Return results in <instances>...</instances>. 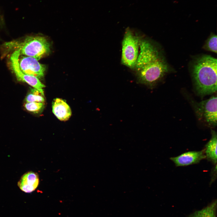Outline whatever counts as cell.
Returning a JSON list of instances; mask_svg holds the SVG:
<instances>
[{"instance_id": "obj_1", "label": "cell", "mask_w": 217, "mask_h": 217, "mask_svg": "<svg viewBox=\"0 0 217 217\" xmlns=\"http://www.w3.org/2000/svg\"><path fill=\"white\" fill-rule=\"evenodd\" d=\"M217 59L209 55H204L194 62L192 76L198 94L203 96L217 90Z\"/></svg>"}, {"instance_id": "obj_2", "label": "cell", "mask_w": 217, "mask_h": 217, "mask_svg": "<svg viewBox=\"0 0 217 217\" xmlns=\"http://www.w3.org/2000/svg\"><path fill=\"white\" fill-rule=\"evenodd\" d=\"M169 71L167 64L160 56L155 58L144 61L135 70L138 82L151 88Z\"/></svg>"}, {"instance_id": "obj_3", "label": "cell", "mask_w": 217, "mask_h": 217, "mask_svg": "<svg viewBox=\"0 0 217 217\" xmlns=\"http://www.w3.org/2000/svg\"><path fill=\"white\" fill-rule=\"evenodd\" d=\"M9 49L19 51L20 55L35 58L37 60L50 51L49 43L44 37L29 36L22 41H12L5 44Z\"/></svg>"}, {"instance_id": "obj_4", "label": "cell", "mask_w": 217, "mask_h": 217, "mask_svg": "<svg viewBox=\"0 0 217 217\" xmlns=\"http://www.w3.org/2000/svg\"><path fill=\"white\" fill-rule=\"evenodd\" d=\"M140 40L131 30H126L122 43L121 62L130 68H135L139 53Z\"/></svg>"}, {"instance_id": "obj_5", "label": "cell", "mask_w": 217, "mask_h": 217, "mask_svg": "<svg viewBox=\"0 0 217 217\" xmlns=\"http://www.w3.org/2000/svg\"><path fill=\"white\" fill-rule=\"evenodd\" d=\"M20 55L18 50H15L11 56L10 60L12 69L18 80L25 82L40 92H44L43 88L45 86L37 77L26 74L21 70L19 65V58Z\"/></svg>"}, {"instance_id": "obj_6", "label": "cell", "mask_w": 217, "mask_h": 217, "mask_svg": "<svg viewBox=\"0 0 217 217\" xmlns=\"http://www.w3.org/2000/svg\"><path fill=\"white\" fill-rule=\"evenodd\" d=\"M20 68L24 74L41 78L44 75L46 66L34 58L21 56L19 58Z\"/></svg>"}, {"instance_id": "obj_7", "label": "cell", "mask_w": 217, "mask_h": 217, "mask_svg": "<svg viewBox=\"0 0 217 217\" xmlns=\"http://www.w3.org/2000/svg\"><path fill=\"white\" fill-rule=\"evenodd\" d=\"M206 158L205 151H189L170 158L176 166H186L199 163Z\"/></svg>"}, {"instance_id": "obj_8", "label": "cell", "mask_w": 217, "mask_h": 217, "mask_svg": "<svg viewBox=\"0 0 217 217\" xmlns=\"http://www.w3.org/2000/svg\"><path fill=\"white\" fill-rule=\"evenodd\" d=\"M203 115L207 123L215 126L217 124V97L212 96L199 103Z\"/></svg>"}, {"instance_id": "obj_9", "label": "cell", "mask_w": 217, "mask_h": 217, "mask_svg": "<svg viewBox=\"0 0 217 217\" xmlns=\"http://www.w3.org/2000/svg\"><path fill=\"white\" fill-rule=\"evenodd\" d=\"M39 183V179L37 174L30 171L22 176L18 183V185L23 191L30 193L35 190Z\"/></svg>"}, {"instance_id": "obj_10", "label": "cell", "mask_w": 217, "mask_h": 217, "mask_svg": "<svg viewBox=\"0 0 217 217\" xmlns=\"http://www.w3.org/2000/svg\"><path fill=\"white\" fill-rule=\"evenodd\" d=\"M52 109L54 114L61 121L68 120L71 115L70 107L65 102L61 99L57 98L54 100Z\"/></svg>"}, {"instance_id": "obj_11", "label": "cell", "mask_w": 217, "mask_h": 217, "mask_svg": "<svg viewBox=\"0 0 217 217\" xmlns=\"http://www.w3.org/2000/svg\"><path fill=\"white\" fill-rule=\"evenodd\" d=\"M212 137L205 145L204 150L206 158L213 164L217 163V137L216 132L211 130Z\"/></svg>"}, {"instance_id": "obj_12", "label": "cell", "mask_w": 217, "mask_h": 217, "mask_svg": "<svg viewBox=\"0 0 217 217\" xmlns=\"http://www.w3.org/2000/svg\"><path fill=\"white\" fill-rule=\"evenodd\" d=\"M217 206V201L215 200L205 208L195 212L188 217H216Z\"/></svg>"}, {"instance_id": "obj_13", "label": "cell", "mask_w": 217, "mask_h": 217, "mask_svg": "<svg viewBox=\"0 0 217 217\" xmlns=\"http://www.w3.org/2000/svg\"><path fill=\"white\" fill-rule=\"evenodd\" d=\"M26 102H43L45 101L44 92L32 88L27 95L25 99Z\"/></svg>"}, {"instance_id": "obj_14", "label": "cell", "mask_w": 217, "mask_h": 217, "mask_svg": "<svg viewBox=\"0 0 217 217\" xmlns=\"http://www.w3.org/2000/svg\"><path fill=\"white\" fill-rule=\"evenodd\" d=\"M24 107L28 111L34 113H38L42 111L44 107V103L32 102H26Z\"/></svg>"}, {"instance_id": "obj_15", "label": "cell", "mask_w": 217, "mask_h": 217, "mask_svg": "<svg viewBox=\"0 0 217 217\" xmlns=\"http://www.w3.org/2000/svg\"><path fill=\"white\" fill-rule=\"evenodd\" d=\"M217 39L216 35L214 34H212L207 39L203 48L206 50L216 53Z\"/></svg>"}]
</instances>
